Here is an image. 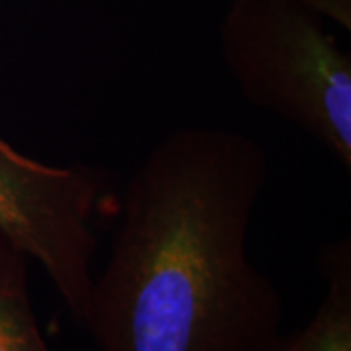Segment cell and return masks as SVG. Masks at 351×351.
I'll list each match as a JSON object with an SVG mask.
<instances>
[{"mask_svg": "<svg viewBox=\"0 0 351 351\" xmlns=\"http://www.w3.org/2000/svg\"><path fill=\"white\" fill-rule=\"evenodd\" d=\"M269 178L260 141L182 127L127 182L82 326L98 351H271L283 297L248 258Z\"/></svg>", "mask_w": 351, "mask_h": 351, "instance_id": "6da1fadb", "label": "cell"}, {"mask_svg": "<svg viewBox=\"0 0 351 351\" xmlns=\"http://www.w3.org/2000/svg\"><path fill=\"white\" fill-rule=\"evenodd\" d=\"M29 262L0 230V351H51L34 311Z\"/></svg>", "mask_w": 351, "mask_h": 351, "instance_id": "5b68a950", "label": "cell"}, {"mask_svg": "<svg viewBox=\"0 0 351 351\" xmlns=\"http://www.w3.org/2000/svg\"><path fill=\"white\" fill-rule=\"evenodd\" d=\"M108 191L100 168L41 162L0 135V230L43 267L78 324L100 248L94 221Z\"/></svg>", "mask_w": 351, "mask_h": 351, "instance_id": "3957f363", "label": "cell"}, {"mask_svg": "<svg viewBox=\"0 0 351 351\" xmlns=\"http://www.w3.org/2000/svg\"><path fill=\"white\" fill-rule=\"evenodd\" d=\"M287 4L299 6L306 12L330 20L348 34L351 32V0H283Z\"/></svg>", "mask_w": 351, "mask_h": 351, "instance_id": "8992f818", "label": "cell"}, {"mask_svg": "<svg viewBox=\"0 0 351 351\" xmlns=\"http://www.w3.org/2000/svg\"><path fill=\"white\" fill-rule=\"evenodd\" d=\"M316 267L324 295L304 326L281 334L271 351H351V240L326 242Z\"/></svg>", "mask_w": 351, "mask_h": 351, "instance_id": "277c9868", "label": "cell"}, {"mask_svg": "<svg viewBox=\"0 0 351 351\" xmlns=\"http://www.w3.org/2000/svg\"><path fill=\"white\" fill-rule=\"evenodd\" d=\"M221 59L244 100L301 129L351 172V55L326 20L283 0H230Z\"/></svg>", "mask_w": 351, "mask_h": 351, "instance_id": "7a4b0ae2", "label": "cell"}]
</instances>
